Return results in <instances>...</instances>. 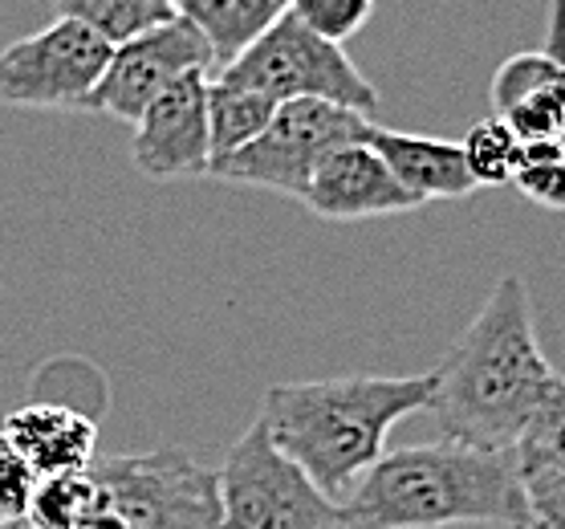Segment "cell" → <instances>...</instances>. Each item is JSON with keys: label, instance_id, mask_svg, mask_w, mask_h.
Masks as SVG:
<instances>
[{"label": "cell", "instance_id": "obj_26", "mask_svg": "<svg viewBox=\"0 0 565 529\" xmlns=\"http://www.w3.org/2000/svg\"><path fill=\"white\" fill-rule=\"evenodd\" d=\"M557 139H562V142H565V123H562V135H557Z\"/></svg>", "mask_w": 565, "mask_h": 529}, {"label": "cell", "instance_id": "obj_19", "mask_svg": "<svg viewBox=\"0 0 565 529\" xmlns=\"http://www.w3.org/2000/svg\"><path fill=\"white\" fill-rule=\"evenodd\" d=\"M460 147L476 188H504V183H513L516 163H521V139H516V130L504 118H480L460 139Z\"/></svg>", "mask_w": 565, "mask_h": 529}, {"label": "cell", "instance_id": "obj_1", "mask_svg": "<svg viewBox=\"0 0 565 529\" xmlns=\"http://www.w3.org/2000/svg\"><path fill=\"white\" fill-rule=\"evenodd\" d=\"M431 379L436 395L427 412L436 415L444 440L489 452L516 448L525 427L565 383L541 350L525 277L504 273L492 285L480 314L451 342Z\"/></svg>", "mask_w": 565, "mask_h": 529}, {"label": "cell", "instance_id": "obj_7", "mask_svg": "<svg viewBox=\"0 0 565 529\" xmlns=\"http://www.w3.org/2000/svg\"><path fill=\"white\" fill-rule=\"evenodd\" d=\"M366 135H371V118L359 110L318 103V98H297V103L277 106L269 127L236 156L212 163L207 176L301 200L321 159L347 142H362Z\"/></svg>", "mask_w": 565, "mask_h": 529}, {"label": "cell", "instance_id": "obj_14", "mask_svg": "<svg viewBox=\"0 0 565 529\" xmlns=\"http://www.w3.org/2000/svg\"><path fill=\"white\" fill-rule=\"evenodd\" d=\"M513 456L529 501V521L565 526V383L516 440Z\"/></svg>", "mask_w": 565, "mask_h": 529}, {"label": "cell", "instance_id": "obj_4", "mask_svg": "<svg viewBox=\"0 0 565 529\" xmlns=\"http://www.w3.org/2000/svg\"><path fill=\"white\" fill-rule=\"evenodd\" d=\"M220 82L257 91L273 103H297L318 98L371 118L379 110V91L366 74L350 62L347 50L334 41L309 33L294 13H285L277 25H269L236 62L220 70Z\"/></svg>", "mask_w": 565, "mask_h": 529}, {"label": "cell", "instance_id": "obj_6", "mask_svg": "<svg viewBox=\"0 0 565 529\" xmlns=\"http://www.w3.org/2000/svg\"><path fill=\"white\" fill-rule=\"evenodd\" d=\"M90 477L122 529H224L220 477L183 448L98 456Z\"/></svg>", "mask_w": 565, "mask_h": 529}, {"label": "cell", "instance_id": "obj_15", "mask_svg": "<svg viewBox=\"0 0 565 529\" xmlns=\"http://www.w3.org/2000/svg\"><path fill=\"white\" fill-rule=\"evenodd\" d=\"M175 17L204 33L220 70L236 62L269 25L289 13V0H171Z\"/></svg>", "mask_w": 565, "mask_h": 529}, {"label": "cell", "instance_id": "obj_16", "mask_svg": "<svg viewBox=\"0 0 565 529\" xmlns=\"http://www.w3.org/2000/svg\"><path fill=\"white\" fill-rule=\"evenodd\" d=\"M277 115V103L257 91L232 86V82H207V135H212V163L236 156L241 147L257 139ZM212 171V168H207Z\"/></svg>", "mask_w": 565, "mask_h": 529}, {"label": "cell", "instance_id": "obj_17", "mask_svg": "<svg viewBox=\"0 0 565 529\" xmlns=\"http://www.w3.org/2000/svg\"><path fill=\"white\" fill-rule=\"evenodd\" d=\"M103 514V493L94 485L90 468L86 473H57V477H38V489L29 497V529H86Z\"/></svg>", "mask_w": 565, "mask_h": 529}, {"label": "cell", "instance_id": "obj_3", "mask_svg": "<svg viewBox=\"0 0 565 529\" xmlns=\"http://www.w3.org/2000/svg\"><path fill=\"white\" fill-rule=\"evenodd\" d=\"M342 521L347 529H529V501L513 448L489 452L431 440L383 452L342 497Z\"/></svg>", "mask_w": 565, "mask_h": 529}, {"label": "cell", "instance_id": "obj_10", "mask_svg": "<svg viewBox=\"0 0 565 529\" xmlns=\"http://www.w3.org/2000/svg\"><path fill=\"white\" fill-rule=\"evenodd\" d=\"M130 163L147 180H195L212 168L207 74H188L135 123Z\"/></svg>", "mask_w": 565, "mask_h": 529}, {"label": "cell", "instance_id": "obj_13", "mask_svg": "<svg viewBox=\"0 0 565 529\" xmlns=\"http://www.w3.org/2000/svg\"><path fill=\"white\" fill-rule=\"evenodd\" d=\"M374 151L386 159V168L395 171L403 192L415 204H436V200H468L476 192V180L468 171L463 147L436 135H407V130L374 127L366 135Z\"/></svg>", "mask_w": 565, "mask_h": 529}, {"label": "cell", "instance_id": "obj_8", "mask_svg": "<svg viewBox=\"0 0 565 529\" xmlns=\"http://www.w3.org/2000/svg\"><path fill=\"white\" fill-rule=\"evenodd\" d=\"M115 45L82 21L57 17L0 50V103L21 110H86Z\"/></svg>", "mask_w": 565, "mask_h": 529}, {"label": "cell", "instance_id": "obj_9", "mask_svg": "<svg viewBox=\"0 0 565 529\" xmlns=\"http://www.w3.org/2000/svg\"><path fill=\"white\" fill-rule=\"evenodd\" d=\"M216 62L212 45L195 25L183 17H171L168 25L139 33V38L122 41L110 53L103 82L94 86L86 110L118 123H139L163 94L188 74H207V65Z\"/></svg>", "mask_w": 565, "mask_h": 529}, {"label": "cell", "instance_id": "obj_23", "mask_svg": "<svg viewBox=\"0 0 565 529\" xmlns=\"http://www.w3.org/2000/svg\"><path fill=\"white\" fill-rule=\"evenodd\" d=\"M33 489H38V473L0 432V529H17L25 521Z\"/></svg>", "mask_w": 565, "mask_h": 529}, {"label": "cell", "instance_id": "obj_22", "mask_svg": "<svg viewBox=\"0 0 565 529\" xmlns=\"http://www.w3.org/2000/svg\"><path fill=\"white\" fill-rule=\"evenodd\" d=\"M289 13L309 33L342 45L366 29V21L374 17V0H289Z\"/></svg>", "mask_w": 565, "mask_h": 529}, {"label": "cell", "instance_id": "obj_2", "mask_svg": "<svg viewBox=\"0 0 565 529\" xmlns=\"http://www.w3.org/2000/svg\"><path fill=\"white\" fill-rule=\"evenodd\" d=\"M436 379L427 374H338L309 383H273L260 400V420L273 444L309 473L326 497L359 485L398 420L427 412Z\"/></svg>", "mask_w": 565, "mask_h": 529}, {"label": "cell", "instance_id": "obj_11", "mask_svg": "<svg viewBox=\"0 0 565 529\" xmlns=\"http://www.w3.org/2000/svg\"><path fill=\"white\" fill-rule=\"evenodd\" d=\"M301 204L321 220H371L419 208L371 142H347L321 159Z\"/></svg>", "mask_w": 565, "mask_h": 529}, {"label": "cell", "instance_id": "obj_21", "mask_svg": "<svg viewBox=\"0 0 565 529\" xmlns=\"http://www.w3.org/2000/svg\"><path fill=\"white\" fill-rule=\"evenodd\" d=\"M513 183L533 204L565 212V142L562 139L521 142V163H516Z\"/></svg>", "mask_w": 565, "mask_h": 529}, {"label": "cell", "instance_id": "obj_24", "mask_svg": "<svg viewBox=\"0 0 565 529\" xmlns=\"http://www.w3.org/2000/svg\"><path fill=\"white\" fill-rule=\"evenodd\" d=\"M86 529H122V521H118V517H110V514H106V509H103V514L94 517V521H90V526H86Z\"/></svg>", "mask_w": 565, "mask_h": 529}, {"label": "cell", "instance_id": "obj_5", "mask_svg": "<svg viewBox=\"0 0 565 529\" xmlns=\"http://www.w3.org/2000/svg\"><path fill=\"white\" fill-rule=\"evenodd\" d=\"M216 477L224 529H347L342 501L326 497L306 468L273 444L260 415L232 440Z\"/></svg>", "mask_w": 565, "mask_h": 529}, {"label": "cell", "instance_id": "obj_18", "mask_svg": "<svg viewBox=\"0 0 565 529\" xmlns=\"http://www.w3.org/2000/svg\"><path fill=\"white\" fill-rule=\"evenodd\" d=\"M53 9H57V17L90 25L110 45H122V41L139 38V33H151V29L168 25L175 17L171 0H53Z\"/></svg>", "mask_w": 565, "mask_h": 529}, {"label": "cell", "instance_id": "obj_20", "mask_svg": "<svg viewBox=\"0 0 565 529\" xmlns=\"http://www.w3.org/2000/svg\"><path fill=\"white\" fill-rule=\"evenodd\" d=\"M557 82H565V62L550 57L545 50H525V53L504 57L489 86L492 115H509L513 106H521L525 98H533V94H541V91H550Z\"/></svg>", "mask_w": 565, "mask_h": 529}, {"label": "cell", "instance_id": "obj_25", "mask_svg": "<svg viewBox=\"0 0 565 529\" xmlns=\"http://www.w3.org/2000/svg\"><path fill=\"white\" fill-rule=\"evenodd\" d=\"M529 529H565V526H550V521H529Z\"/></svg>", "mask_w": 565, "mask_h": 529}, {"label": "cell", "instance_id": "obj_12", "mask_svg": "<svg viewBox=\"0 0 565 529\" xmlns=\"http://www.w3.org/2000/svg\"><path fill=\"white\" fill-rule=\"evenodd\" d=\"M0 432L38 477L86 473L98 461V427L62 403H21L4 415Z\"/></svg>", "mask_w": 565, "mask_h": 529}]
</instances>
